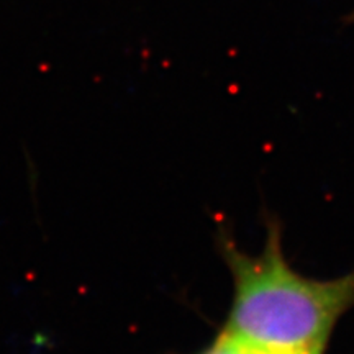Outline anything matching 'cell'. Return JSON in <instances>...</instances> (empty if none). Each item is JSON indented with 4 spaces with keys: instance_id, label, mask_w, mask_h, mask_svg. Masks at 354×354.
<instances>
[{
    "instance_id": "obj_1",
    "label": "cell",
    "mask_w": 354,
    "mask_h": 354,
    "mask_svg": "<svg viewBox=\"0 0 354 354\" xmlns=\"http://www.w3.org/2000/svg\"><path fill=\"white\" fill-rule=\"evenodd\" d=\"M220 251L233 281L225 333L254 354L325 353L336 323L354 307V271L330 281L297 272L274 220L261 253L246 254L227 236Z\"/></svg>"
},
{
    "instance_id": "obj_2",
    "label": "cell",
    "mask_w": 354,
    "mask_h": 354,
    "mask_svg": "<svg viewBox=\"0 0 354 354\" xmlns=\"http://www.w3.org/2000/svg\"><path fill=\"white\" fill-rule=\"evenodd\" d=\"M201 354H253V353L248 351L241 343H238L236 339L232 338L228 333L221 331L218 338H216L215 342Z\"/></svg>"
},
{
    "instance_id": "obj_3",
    "label": "cell",
    "mask_w": 354,
    "mask_h": 354,
    "mask_svg": "<svg viewBox=\"0 0 354 354\" xmlns=\"http://www.w3.org/2000/svg\"><path fill=\"white\" fill-rule=\"evenodd\" d=\"M351 20H354V12H353V15H351Z\"/></svg>"
},
{
    "instance_id": "obj_4",
    "label": "cell",
    "mask_w": 354,
    "mask_h": 354,
    "mask_svg": "<svg viewBox=\"0 0 354 354\" xmlns=\"http://www.w3.org/2000/svg\"><path fill=\"white\" fill-rule=\"evenodd\" d=\"M253 354H254V353H253Z\"/></svg>"
}]
</instances>
